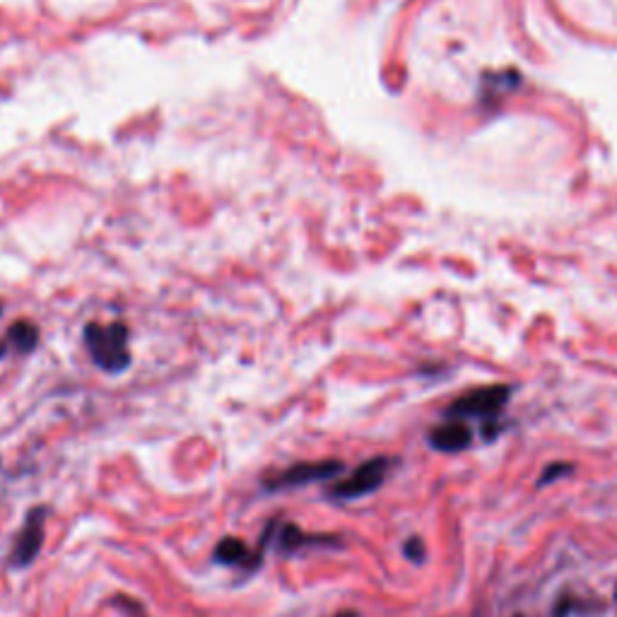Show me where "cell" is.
<instances>
[{"label": "cell", "mask_w": 617, "mask_h": 617, "mask_svg": "<svg viewBox=\"0 0 617 617\" xmlns=\"http://www.w3.org/2000/svg\"><path fill=\"white\" fill-rule=\"evenodd\" d=\"M85 345L92 362L109 374H119L131 364L128 328L123 323H90L85 328Z\"/></svg>", "instance_id": "cell-1"}, {"label": "cell", "mask_w": 617, "mask_h": 617, "mask_svg": "<svg viewBox=\"0 0 617 617\" xmlns=\"http://www.w3.org/2000/svg\"><path fill=\"white\" fill-rule=\"evenodd\" d=\"M509 398L511 386L507 384L480 386V389H473L463 393L461 398H456V401L446 408V420H480L483 425L499 422V415L507 408Z\"/></svg>", "instance_id": "cell-2"}, {"label": "cell", "mask_w": 617, "mask_h": 617, "mask_svg": "<svg viewBox=\"0 0 617 617\" xmlns=\"http://www.w3.org/2000/svg\"><path fill=\"white\" fill-rule=\"evenodd\" d=\"M389 470H391V458L386 456L369 458V461H364L360 468L352 470L348 478L333 485L328 495L338 499V502H352V499L372 495V492H376L386 483Z\"/></svg>", "instance_id": "cell-3"}, {"label": "cell", "mask_w": 617, "mask_h": 617, "mask_svg": "<svg viewBox=\"0 0 617 617\" xmlns=\"http://www.w3.org/2000/svg\"><path fill=\"white\" fill-rule=\"evenodd\" d=\"M343 468V461H338V458H328V461H304L270 475V478L263 480V485H266V490L270 492H280L311 483H326V480L338 478V475L343 473Z\"/></svg>", "instance_id": "cell-4"}, {"label": "cell", "mask_w": 617, "mask_h": 617, "mask_svg": "<svg viewBox=\"0 0 617 617\" xmlns=\"http://www.w3.org/2000/svg\"><path fill=\"white\" fill-rule=\"evenodd\" d=\"M44 526H46V507L29 509L25 526H22V531L17 533L13 552H10L8 557V562L13 564V567L17 569L29 567V564L37 560L41 545H44Z\"/></svg>", "instance_id": "cell-5"}, {"label": "cell", "mask_w": 617, "mask_h": 617, "mask_svg": "<svg viewBox=\"0 0 617 617\" xmlns=\"http://www.w3.org/2000/svg\"><path fill=\"white\" fill-rule=\"evenodd\" d=\"M427 442L434 451L442 454H458L473 444V427L463 420H446L444 425H437L427 434Z\"/></svg>", "instance_id": "cell-6"}, {"label": "cell", "mask_w": 617, "mask_h": 617, "mask_svg": "<svg viewBox=\"0 0 617 617\" xmlns=\"http://www.w3.org/2000/svg\"><path fill=\"white\" fill-rule=\"evenodd\" d=\"M213 560L225 564V567L254 572V569L261 567L263 552L258 548L251 550L249 545H246L244 540H239V538H222L220 543L215 545Z\"/></svg>", "instance_id": "cell-7"}, {"label": "cell", "mask_w": 617, "mask_h": 617, "mask_svg": "<svg viewBox=\"0 0 617 617\" xmlns=\"http://www.w3.org/2000/svg\"><path fill=\"white\" fill-rule=\"evenodd\" d=\"M275 540H278V548L282 552H297L302 548H336L340 545L338 536H316V533H307L292 524H282L275 531Z\"/></svg>", "instance_id": "cell-8"}, {"label": "cell", "mask_w": 617, "mask_h": 617, "mask_svg": "<svg viewBox=\"0 0 617 617\" xmlns=\"http://www.w3.org/2000/svg\"><path fill=\"white\" fill-rule=\"evenodd\" d=\"M8 343L13 345L17 352H32L39 343V331L34 323L29 321H17L13 328L8 331Z\"/></svg>", "instance_id": "cell-9"}, {"label": "cell", "mask_w": 617, "mask_h": 617, "mask_svg": "<svg viewBox=\"0 0 617 617\" xmlns=\"http://www.w3.org/2000/svg\"><path fill=\"white\" fill-rule=\"evenodd\" d=\"M574 470H577V466H574V463H569V461L548 463L543 473H540L538 487H548V485H552V483H560L562 478H567V475H572Z\"/></svg>", "instance_id": "cell-10"}, {"label": "cell", "mask_w": 617, "mask_h": 617, "mask_svg": "<svg viewBox=\"0 0 617 617\" xmlns=\"http://www.w3.org/2000/svg\"><path fill=\"white\" fill-rule=\"evenodd\" d=\"M403 552H405V557H408L410 562L422 564V562H425V557H427L425 540H422V538H417V536L408 538V540H405V545H403Z\"/></svg>", "instance_id": "cell-11"}, {"label": "cell", "mask_w": 617, "mask_h": 617, "mask_svg": "<svg viewBox=\"0 0 617 617\" xmlns=\"http://www.w3.org/2000/svg\"><path fill=\"white\" fill-rule=\"evenodd\" d=\"M116 608H121L123 613H128L131 617H148V610L143 608L138 601H133L131 596H116L114 598Z\"/></svg>", "instance_id": "cell-12"}, {"label": "cell", "mask_w": 617, "mask_h": 617, "mask_svg": "<svg viewBox=\"0 0 617 617\" xmlns=\"http://www.w3.org/2000/svg\"><path fill=\"white\" fill-rule=\"evenodd\" d=\"M336 617H360L357 613H352V610H343V613H338Z\"/></svg>", "instance_id": "cell-13"}, {"label": "cell", "mask_w": 617, "mask_h": 617, "mask_svg": "<svg viewBox=\"0 0 617 617\" xmlns=\"http://www.w3.org/2000/svg\"><path fill=\"white\" fill-rule=\"evenodd\" d=\"M5 352H8V345L0 343V360H3V357H5Z\"/></svg>", "instance_id": "cell-14"}, {"label": "cell", "mask_w": 617, "mask_h": 617, "mask_svg": "<svg viewBox=\"0 0 617 617\" xmlns=\"http://www.w3.org/2000/svg\"><path fill=\"white\" fill-rule=\"evenodd\" d=\"M615 603H617V586H615Z\"/></svg>", "instance_id": "cell-15"}, {"label": "cell", "mask_w": 617, "mask_h": 617, "mask_svg": "<svg viewBox=\"0 0 617 617\" xmlns=\"http://www.w3.org/2000/svg\"><path fill=\"white\" fill-rule=\"evenodd\" d=\"M514 617H524V615H514Z\"/></svg>", "instance_id": "cell-16"}]
</instances>
